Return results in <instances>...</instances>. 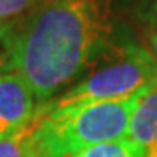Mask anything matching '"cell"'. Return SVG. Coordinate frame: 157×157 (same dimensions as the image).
<instances>
[{
	"label": "cell",
	"instance_id": "cell-1",
	"mask_svg": "<svg viewBox=\"0 0 157 157\" xmlns=\"http://www.w3.org/2000/svg\"><path fill=\"white\" fill-rule=\"evenodd\" d=\"M111 0H44L0 26L6 67L47 103L78 77L108 42Z\"/></svg>",
	"mask_w": 157,
	"mask_h": 157
},
{
	"label": "cell",
	"instance_id": "cell-2",
	"mask_svg": "<svg viewBox=\"0 0 157 157\" xmlns=\"http://www.w3.org/2000/svg\"><path fill=\"white\" fill-rule=\"evenodd\" d=\"M143 95L58 109H50L47 101V112L31 140L32 157H71L99 143L125 138Z\"/></svg>",
	"mask_w": 157,
	"mask_h": 157
},
{
	"label": "cell",
	"instance_id": "cell-3",
	"mask_svg": "<svg viewBox=\"0 0 157 157\" xmlns=\"http://www.w3.org/2000/svg\"><path fill=\"white\" fill-rule=\"evenodd\" d=\"M157 83V61L141 47H125L108 64L88 74L67 91L48 101L50 109L66 106L114 101L143 95Z\"/></svg>",
	"mask_w": 157,
	"mask_h": 157
},
{
	"label": "cell",
	"instance_id": "cell-4",
	"mask_svg": "<svg viewBox=\"0 0 157 157\" xmlns=\"http://www.w3.org/2000/svg\"><path fill=\"white\" fill-rule=\"evenodd\" d=\"M24 77L11 69L0 71V140L27 125L39 104Z\"/></svg>",
	"mask_w": 157,
	"mask_h": 157
},
{
	"label": "cell",
	"instance_id": "cell-5",
	"mask_svg": "<svg viewBox=\"0 0 157 157\" xmlns=\"http://www.w3.org/2000/svg\"><path fill=\"white\" fill-rule=\"evenodd\" d=\"M127 138L136 143L146 157H157V83L140 98L132 114Z\"/></svg>",
	"mask_w": 157,
	"mask_h": 157
},
{
	"label": "cell",
	"instance_id": "cell-6",
	"mask_svg": "<svg viewBox=\"0 0 157 157\" xmlns=\"http://www.w3.org/2000/svg\"><path fill=\"white\" fill-rule=\"evenodd\" d=\"M47 112V103L39 104L37 114L27 125L19 128L18 132L11 133L10 136L0 140V157H32L31 140L37 128L40 119Z\"/></svg>",
	"mask_w": 157,
	"mask_h": 157
},
{
	"label": "cell",
	"instance_id": "cell-7",
	"mask_svg": "<svg viewBox=\"0 0 157 157\" xmlns=\"http://www.w3.org/2000/svg\"><path fill=\"white\" fill-rule=\"evenodd\" d=\"M71 157H146L144 151L130 138H119L90 146Z\"/></svg>",
	"mask_w": 157,
	"mask_h": 157
},
{
	"label": "cell",
	"instance_id": "cell-8",
	"mask_svg": "<svg viewBox=\"0 0 157 157\" xmlns=\"http://www.w3.org/2000/svg\"><path fill=\"white\" fill-rule=\"evenodd\" d=\"M44 0H0V26L29 13Z\"/></svg>",
	"mask_w": 157,
	"mask_h": 157
},
{
	"label": "cell",
	"instance_id": "cell-9",
	"mask_svg": "<svg viewBox=\"0 0 157 157\" xmlns=\"http://www.w3.org/2000/svg\"><path fill=\"white\" fill-rule=\"evenodd\" d=\"M147 52L151 53L154 56V59L157 61V31L149 35V50Z\"/></svg>",
	"mask_w": 157,
	"mask_h": 157
},
{
	"label": "cell",
	"instance_id": "cell-10",
	"mask_svg": "<svg viewBox=\"0 0 157 157\" xmlns=\"http://www.w3.org/2000/svg\"><path fill=\"white\" fill-rule=\"evenodd\" d=\"M2 66H3V59L0 58V71H2Z\"/></svg>",
	"mask_w": 157,
	"mask_h": 157
}]
</instances>
